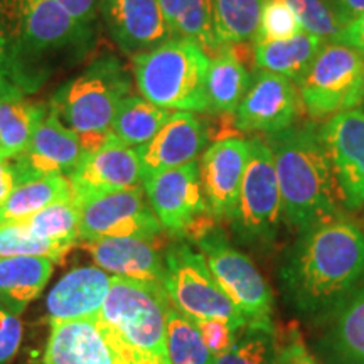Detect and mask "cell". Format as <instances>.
<instances>
[{"label":"cell","instance_id":"f546056e","mask_svg":"<svg viewBox=\"0 0 364 364\" xmlns=\"http://www.w3.org/2000/svg\"><path fill=\"white\" fill-rule=\"evenodd\" d=\"M68 196H73L70 179L61 174L46 176L17 184L9 194L6 203L0 206V225L24 221L41 209Z\"/></svg>","mask_w":364,"mask_h":364},{"label":"cell","instance_id":"1f68e13d","mask_svg":"<svg viewBox=\"0 0 364 364\" xmlns=\"http://www.w3.org/2000/svg\"><path fill=\"white\" fill-rule=\"evenodd\" d=\"M17 223H22L41 238L70 250L80 240V208L73 196L58 199L27 220Z\"/></svg>","mask_w":364,"mask_h":364},{"label":"cell","instance_id":"3957f363","mask_svg":"<svg viewBox=\"0 0 364 364\" xmlns=\"http://www.w3.org/2000/svg\"><path fill=\"white\" fill-rule=\"evenodd\" d=\"M282 196V216L300 233L339 218L341 191L314 125L290 127L268 136Z\"/></svg>","mask_w":364,"mask_h":364},{"label":"cell","instance_id":"8fae6325","mask_svg":"<svg viewBox=\"0 0 364 364\" xmlns=\"http://www.w3.org/2000/svg\"><path fill=\"white\" fill-rule=\"evenodd\" d=\"M142 186L154 215L169 233L199 238L215 228V218L203 193L198 161L149 177Z\"/></svg>","mask_w":364,"mask_h":364},{"label":"cell","instance_id":"484cf974","mask_svg":"<svg viewBox=\"0 0 364 364\" xmlns=\"http://www.w3.org/2000/svg\"><path fill=\"white\" fill-rule=\"evenodd\" d=\"M53 265L43 257L0 258V304L19 316L44 290Z\"/></svg>","mask_w":364,"mask_h":364},{"label":"cell","instance_id":"30bf717a","mask_svg":"<svg viewBox=\"0 0 364 364\" xmlns=\"http://www.w3.org/2000/svg\"><path fill=\"white\" fill-rule=\"evenodd\" d=\"M209 270L235 307L252 324L273 326V294L252 258L235 248L216 228L196 238Z\"/></svg>","mask_w":364,"mask_h":364},{"label":"cell","instance_id":"44dd1931","mask_svg":"<svg viewBox=\"0 0 364 364\" xmlns=\"http://www.w3.org/2000/svg\"><path fill=\"white\" fill-rule=\"evenodd\" d=\"M83 248L102 270L113 275L157 284L164 282L166 265L154 240L103 238L85 241Z\"/></svg>","mask_w":364,"mask_h":364},{"label":"cell","instance_id":"60d3db41","mask_svg":"<svg viewBox=\"0 0 364 364\" xmlns=\"http://www.w3.org/2000/svg\"><path fill=\"white\" fill-rule=\"evenodd\" d=\"M73 21L78 24L90 26L93 22L97 11L100 9V0H54Z\"/></svg>","mask_w":364,"mask_h":364},{"label":"cell","instance_id":"ee69618b","mask_svg":"<svg viewBox=\"0 0 364 364\" xmlns=\"http://www.w3.org/2000/svg\"><path fill=\"white\" fill-rule=\"evenodd\" d=\"M14 188H16V177H14L11 159L0 156V206L6 203Z\"/></svg>","mask_w":364,"mask_h":364},{"label":"cell","instance_id":"d6986e66","mask_svg":"<svg viewBox=\"0 0 364 364\" xmlns=\"http://www.w3.org/2000/svg\"><path fill=\"white\" fill-rule=\"evenodd\" d=\"M208 144L206 127L194 113L174 112L150 142L139 147L142 179L198 161Z\"/></svg>","mask_w":364,"mask_h":364},{"label":"cell","instance_id":"277c9868","mask_svg":"<svg viewBox=\"0 0 364 364\" xmlns=\"http://www.w3.org/2000/svg\"><path fill=\"white\" fill-rule=\"evenodd\" d=\"M172 306L162 284L112 275L97 317L115 364H171L167 353V311Z\"/></svg>","mask_w":364,"mask_h":364},{"label":"cell","instance_id":"5b68a950","mask_svg":"<svg viewBox=\"0 0 364 364\" xmlns=\"http://www.w3.org/2000/svg\"><path fill=\"white\" fill-rule=\"evenodd\" d=\"M129 91L130 81L120 61L103 56L66 81L54 93L51 108L78 136L83 154H88L112 139L117 108Z\"/></svg>","mask_w":364,"mask_h":364},{"label":"cell","instance_id":"7a4b0ae2","mask_svg":"<svg viewBox=\"0 0 364 364\" xmlns=\"http://www.w3.org/2000/svg\"><path fill=\"white\" fill-rule=\"evenodd\" d=\"M364 277V233L336 218L309 228L287 255L280 284L302 316L324 321Z\"/></svg>","mask_w":364,"mask_h":364},{"label":"cell","instance_id":"7c38bea8","mask_svg":"<svg viewBox=\"0 0 364 364\" xmlns=\"http://www.w3.org/2000/svg\"><path fill=\"white\" fill-rule=\"evenodd\" d=\"M80 240H156L164 228L145 201L144 186L100 196L78 204Z\"/></svg>","mask_w":364,"mask_h":364},{"label":"cell","instance_id":"cb8c5ba5","mask_svg":"<svg viewBox=\"0 0 364 364\" xmlns=\"http://www.w3.org/2000/svg\"><path fill=\"white\" fill-rule=\"evenodd\" d=\"M252 85V76L245 66L236 46H223L209 58L206 78L208 112L218 115H235L236 108Z\"/></svg>","mask_w":364,"mask_h":364},{"label":"cell","instance_id":"4fadbf2b","mask_svg":"<svg viewBox=\"0 0 364 364\" xmlns=\"http://www.w3.org/2000/svg\"><path fill=\"white\" fill-rule=\"evenodd\" d=\"M68 179L76 204L136 188L144 182L139 149L129 147L112 135L98 150L83 154Z\"/></svg>","mask_w":364,"mask_h":364},{"label":"cell","instance_id":"4dcf8cb0","mask_svg":"<svg viewBox=\"0 0 364 364\" xmlns=\"http://www.w3.org/2000/svg\"><path fill=\"white\" fill-rule=\"evenodd\" d=\"M265 0H213V29L218 48L250 44L260 29Z\"/></svg>","mask_w":364,"mask_h":364},{"label":"cell","instance_id":"83f0119b","mask_svg":"<svg viewBox=\"0 0 364 364\" xmlns=\"http://www.w3.org/2000/svg\"><path fill=\"white\" fill-rule=\"evenodd\" d=\"M171 36L191 39L211 54L220 51L213 29V0H159Z\"/></svg>","mask_w":364,"mask_h":364},{"label":"cell","instance_id":"8992f818","mask_svg":"<svg viewBox=\"0 0 364 364\" xmlns=\"http://www.w3.org/2000/svg\"><path fill=\"white\" fill-rule=\"evenodd\" d=\"M209 56L191 39L172 38L135 54V83L142 98L172 112H208Z\"/></svg>","mask_w":364,"mask_h":364},{"label":"cell","instance_id":"ba28073f","mask_svg":"<svg viewBox=\"0 0 364 364\" xmlns=\"http://www.w3.org/2000/svg\"><path fill=\"white\" fill-rule=\"evenodd\" d=\"M364 54L341 43H326L299 81L302 107L312 118H331L361 107Z\"/></svg>","mask_w":364,"mask_h":364},{"label":"cell","instance_id":"9c48e42d","mask_svg":"<svg viewBox=\"0 0 364 364\" xmlns=\"http://www.w3.org/2000/svg\"><path fill=\"white\" fill-rule=\"evenodd\" d=\"M282 220V196L273 154L265 140H250V156L231 223L247 245L272 243Z\"/></svg>","mask_w":364,"mask_h":364},{"label":"cell","instance_id":"f1b7e54d","mask_svg":"<svg viewBox=\"0 0 364 364\" xmlns=\"http://www.w3.org/2000/svg\"><path fill=\"white\" fill-rule=\"evenodd\" d=\"M172 110L157 107L142 97H125L118 105L112 134L129 147L139 149L154 139L169 122Z\"/></svg>","mask_w":364,"mask_h":364},{"label":"cell","instance_id":"5bb4252c","mask_svg":"<svg viewBox=\"0 0 364 364\" xmlns=\"http://www.w3.org/2000/svg\"><path fill=\"white\" fill-rule=\"evenodd\" d=\"M321 136L343 203L364 208V112L356 108L327 118Z\"/></svg>","mask_w":364,"mask_h":364},{"label":"cell","instance_id":"836d02e7","mask_svg":"<svg viewBox=\"0 0 364 364\" xmlns=\"http://www.w3.org/2000/svg\"><path fill=\"white\" fill-rule=\"evenodd\" d=\"M275 326L248 322L226 353L215 358V364H275Z\"/></svg>","mask_w":364,"mask_h":364},{"label":"cell","instance_id":"7bdbcfd3","mask_svg":"<svg viewBox=\"0 0 364 364\" xmlns=\"http://www.w3.org/2000/svg\"><path fill=\"white\" fill-rule=\"evenodd\" d=\"M329 4L346 26L364 12V0H329Z\"/></svg>","mask_w":364,"mask_h":364},{"label":"cell","instance_id":"ac0fdd59","mask_svg":"<svg viewBox=\"0 0 364 364\" xmlns=\"http://www.w3.org/2000/svg\"><path fill=\"white\" fill-rule=\"evenodd\" d=\"M105 26L127 54H140L172 39L159 0H100Z\"/></svg>","mask_w":364,"mask_h":364},{"label":"cell","instance_id":"b9f144b4","mask_svg":"<svg viewBox=\"0 0 364 364\" xmlns=\"http://www.w3.org/2000/svg\"><path fill=\"white\" fill-rule=\"evenodd\" d=\"M334 43L351 46V48L364 54V12L344 27L343 33L338 36Z\"/></svg>","mask_w":364,"mask_h":364},{"label":"cell","instance_id":"52a82bcc","mask_svg":"<svg viewBox=\"0 0 364 364\" xmlns=\"http://www.w3.org/2000/svg\"><path fill=\"white\" fill-rule=\"evenodd\" d=\"M164 265L162 285L177 311L194 321L223 318L236 331L248 324L247 317L223 292L203 253L186 243H174L164 253Z\"/></svg>","mask_w":364,"mask_h":364},{"label":"cell","instance_id":"8d00e7d4","mask_svg":"<svg viewBox=\"0 0 364 364\" xmlns=\"http://www.w3.org/2000/svg\"><path fill=\"white\" fill-rule=\"evenodd\" d=\"M302 33L292 7L285 0H265L262 7L260 29L255 41H285Z\"/></svg>","mask_w":364,"mask_h":364},{"label":"cell","instance_id":"e0dca14e","mask_svg":"<svg viewBox=\"0 0 364 364\" xmlns=\"http://www.w3.org/2000/svg\"><path fill=\"white\" fill-rule=\"evenodd\" d=\"M248 156L250 140L243 139L218 140L203 154L199 162L203 193L215 220H233Z\"/></svg>","mask_w":364,"mask_h":364},{"label":"cell","instance_id":"e575fe53","mask_svg":"<svg viewBox=\"0 0 364 364\" xmlns=\"http://www.w3.org/2000/svg\"><path fill=\"white\" fill-rule=\"evenodd\" d=\"M70 248L34 235L22 223L0 225V258L9 257H43L58 263Z\"/></svg>","mask_w":364,"mask_h":364},{"label":"cell","instance_id":"d6a6232c","mask_svg":"<svg viewBox=\"0 0 364 364\" xmlns=\"http://www.w3.org/2000/svg\"><path fill=\"white\" fill-rule=\"evenodd\" d=\"M167 353L171 364H215L193 318L174 306L167 311Z\"/></svg>","mask_w":364,"mask_h":364},{"label":"cell","instance_id":"d590c367","mask_svg":"<svg viewBox=\"0 0 364 364\" xmlns=\"http://www.w3.org/2000/svg\"><path fill=\"white\" fill-rule=\"evenodd\" d=\"M285 2L292 7L304 33L316 36L326 43H334L346 27L329 0H285Z\"/></svg>","mask_w":364,"mask_h":364},{"label":"cell","instance_id":"9a60e30c","mask_svg":"<svg viewBox=\"0 0 364 364\" xmlns=\"http://www.w3.org/2000/svg\"><path fill=\"white\" fill-rule=\"evenodd\" d=\"M299 86L295 81L275 73L258 71L235 112L233 124L241 132H275L294 127L299 117Z\"/></svg>","mask_w":364,"mask_h":364},{"label":"cell","instance_id":"4316f807","mask_svg":"<svg viewBox=\"0 0 364 364\" xmlns=\"http://www.w3.org/2000/svg\"><path fill=\"white\" fill-rule=\"evenodd\" d=\"M253 59L260 71L275 73L299 81L304 78L326 41L309 33H300L285 41H253Z\"/></svg>","mask_w":364,"mask_h":364},{"label":"cell","instance_id":"f6af8a7d","mask_svg":"<svg viewBox=\"0 0 364 364\" xmlns=\"http://www.w3.org/2000/svg\"><path fill=\"white\" fill-rule=\"evenodd\" d=\"M361 107H363V112H364V76H363V98H361Z\"/></svg>","mask_w":364,"mask_h":364},{"label":"cell","instance_id":"603a6c76","mask_svg":"<svg viewBox=\"0 0 364 364\" xmlns=\"http://www.w3.org/2000/svg\"><path fill=\"white\" fill-rule=\"evenodd\" d=\"M43 364H115L110 346L93 318L51 322Z\"/></svg>","mask_w":364,"mask_h":364},{"label":"cell","instance_id":"f35d334b","mask_svg":"<svg viewBox=\"0 0 364 364\" xmlns=\"http://www.w3.org/2000/svg\"><path fill=\"white\" fill-rule=\"evenodd\" d=\"M194 324L201 334L203 343L215 358L226 353L233 346L236 336L241 331H236L230 322L223 318H199V321H194Z\"/></svg>","mask_w":364,"mask_h":364},{"label":"cell","instance_id":"2e32d148","mask_svg":"<svg viewBox=\"0 0 364 364\" xmlns=\"http://www.w3.org/2000/svg\"><path fill=\"white\" fill-rule=\"evenodd\" d=\"M81 157L83 149L78 136L49 107L48 115L36 129L27 147L19 156L11 159L16 186L46 176L71 174Z\"/></svg>","mask_w":364,"mask_h":364},{"label":"cell","instance_id":"74e56055","mask_svg":"<svg viewBox=\"0 0 364 364\" xmlns=\"http://www.w3.org/2000/svg\"><path fill=\"white\" fill-rule=\"evenodd\" d=\"M277 358L275 364H322L309 351L302 334L295 324H289L275 334Z\"/></svg>","mask_w":364,"mask_h":364},{"label":"cell","instance_id":"7402d4cb","mask_svg":"<svg viewBox=\"0 0 364 364\" xmlns=\"http://www.w3.org/2000/svg\"><path fill=\"white\" fill-rule=\"evenodd\" d=\"M321 354L329 364H364V277L324 318Z\"/></svg>","mask_w":364,"mask_h":364},{"label":"cell","instance_id":"6da1fadb","mask_svg":"<svg viewBox=\"0 0 364 364\" xmlns=\"http://www.w3.org/2000/svg\"><path fill=\"white\" fill-rule=\"evenodd\" d=\"M91 43L54 0H0V83L33 93L58 68L81 59Z\"/></svg>","mask_w":364,"mask_h":364},{"label":"cell","instance_id":"ffe728a7","mask_svg":"<svg viewBox=\"0 0 364 364\" xmlns=\"http://www.w3.org/2000/svg\"><path fill=\"white\" fill-rule=\"evenodd\" d=\"M110 285L112 275L100 267L73 268L53 287L46 299L49 321L97 317Z\"/></svg>","mask_w":364,"mask_h":364},{"label":"cell","instance_id":"ab89813d","mask_svg":"<svg viewBox=\"0 0 364 364\" xmlns=\"http://www.w3.org/2000/svg\"><path fill=\"white\" fill-rule=\"evenodd\" d=\"M22 324L16 314L0 304V364H7L19 351Z\"/></svg>","mask_w":364,"mask_h":364},{"label":"cell","instance_id":"d4e9b609","mask_svg":"<svg viewBox=\"0 0 364 364\" xmlns=\"http://www.w3.org/2000/svg\"><path fill=\"white\" fill-rule=\"evenodd\" d=\"M49 108L26 98V93L0 83V156H19L33 139Z\"/></svg>","mask_w":364,"mask_h":364}]
</instances>
